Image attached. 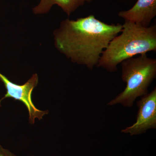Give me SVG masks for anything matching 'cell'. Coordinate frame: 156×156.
Instances as JSON below:
<instances>
[{
  "label": "cell",
  "instance_id": "cell-1",
  "mask_svg": "<svg viewBox=\"0 0 156 156\" xmlns=\"http://www.w3.org/2000/svg\"><path fill=\"white\" fill-rule=\"evenodd\" d=\"M122 29V24L105 23L92 14L75 20L67 18L53 32L54 44L72 62L92 70Z\"/></svg>",
  "mask_w": 156,
  "mask_h": 156
},
{
  "label": "cell",
  "instance_id": "cell-3",
  "mask_svg": "<svg viewBox=\"0 0 156 156\" xmlns=\"http://www.w3.org/2000/svg\"><path fill=\"white\" fill-rule=\"evenodd\" d=\"M121 64L122 80L126 83V87L108 105L120 103L131 108L136 98L148 94L149 87L156 77V59L143 54L126 59Z\"/></svg>",
  "mask_w": 156,
  "mask_h": 156
},
{
  "label": "cell",
  "instance_id": "cell-7",
  "mask_svg": "<svg viewBox=\"0 0 156 156\" xmlns=\"http://www.w3.org/2000/svg\"><path fill=\"white\" fill-rule=\"evenodd\" d=\"M93 0H41L37 5L33 9L35 14L48 13L54 5L60 7L68 16H70L81 6L86 3L92 2Z\"/></svg>",
  "mask_w": 156,
  "mask_h": 156
},
{
  "label": "cell",
  "instance_id": "cell-4",
  "mask_svg": "<svg viewBox=\"0 0 156 156\" xmlns=\"http://www.w3.org/2000/svg\"><path fill=\"white\" fill-rule=\"evenodd\" d=\"M0 80L4 84L7 90L5 95L0 99V104L3 99L9 98L21 101L28 110L29 115V121L31 124L34 123L35 119H41L45 115L48 114V111H43L37 108L32 100L33 91L38 82V77L37 74H34L25 83L22 85H17L12 83L1 73Z\"/></svg>",
  "mask_w": 156,
  "mask_h": 156
},
{
  "label": "cell",
  "instance_id": "cell-5",
  "mask_svg": "<svg viewBox=\"0 0 156 156\" xmlns=\"http://www.w3.org/2000/svg\"><path fill=\"white\" fill-rule=\"evenodd\" d=\"M138 107L136 122L121 131L130 135L145 133L149 129L156 128V88L141 97L136 102Z\"/></svg>",
  "mask_w": 156,
  "mask_h": 156
},
{
  "label": "cell",
  "instance_id": "cell-2",
  "mask_svg": "<svg viewBox=\"0 0 156 156\" xmlns=\"http://www.w3.org/2000/svg\"><path fill=\"white\" fill-rule=\"evenodd\" d=\"M120 34L116 36L104 51L97 67L109 72L118 70L124 60L137 55L156 51V26L144 27L125 21Z\"/></svg>",
  "mask_w": 156,
  "mask_h": 156
},
{
  "label": "cell",
  "instance_id": "cell-6",
  "mask_svg": "<svg viewBox=\"0 0 156 156\" xmlns=\"http://www.w3.org/2000/svg\"><path fill=\"white\" fill-rule=\"evenodd\" d=\"M118 16L125 21L148 27L156 16V0H137L132 8L120 11Z\"/></svg>",
  "mask_w": 156,
  "mask_h": 156
},
{
  "label": "cell",
  "instance_id": "cell-8",
  "mask_svg": "<svg viewBox=\"0 0 156 156\" xmlns=\"http://www.w3.org/2000/svg\"><path fill=\"white\" fill-rule=\"evenodd\" d=\"M0 156H16L8 150L4 149L0 145Z\"/></svg>",
  "mask_w": 156,
  "mask_h": 156
}]
</instances>
